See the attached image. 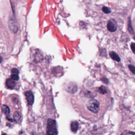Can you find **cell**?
Here are the masks:
<instances>
[{"instance_id":"cell-5","label":"cell","mask_w":135,"mask_h":135,"mask_svg":"<svg viewBox=\"0 0 135 135\" xmlns=\"http://www.w3.org/2000/svg\"><path fill=\"white\" fill-rule=\"evenodd\" d=\"M117 27L115 21L112 20H109L107 23L108 30L111 32H114L117 30Z\"/></svg>"},{"instance_id":"cell-3","label":"cell","mask_w":135,"mask_h":135,"mask_svg":"<svg viewBox=\"0 0 135 135\" xmlns=\"http://www.w3.org/2000/svg\"><path fill=\"white\" fill-rule=\"evenodd\" d=\"M9 27L10 31L12 33H16L18 31V26L15 19L13 17H11L9 21Z\"/></svg>"},{"instance_id":"cell-7","label":"cell","mask_w":135,"mask_h":135,"mask_svg":"<svg viewBox=\"0 0 135 135\" xmlns=\"http://www.w3.org/2000/svg\"><path fill=\"white\" fill-rule=\"evenodd\" d=\"M79 128V123L77 122H72L71 123V129L73 133H76Z\"/></svg>"},{"instance_id":"cell-8","label":"cell","mask_w":135,"mask_h":135,"mask_svg":"<svg viewBox=\"0 0 135 135\" xmlns=\"http://www.w3.org/2000/svg\"><path fill=\"white\" fill-rule=\"evenodd\" d=\"M109 55L110 56L111 59H112L115 61H116L117 62L120 61V58L119 56V55L117 54V53L113 51H111L109 53Z\"/></svg>"},{"instance_id":"cell-2","label":"cell","mask_w":135,"mask_h":135,"mask_svg":"<svg viewBox=\"0 0 135 135\" xmlns=\"http://www.w3.org/2000/svg\"><path fill=\"white\" fill-rule=\"evenodd\" d=\"M87 107L89 110L94 113H97L100 109L99 102L94 99H92L89 101L87 105Z\"/></svg>"},{"instance_id":"cell-15","label":"cell","mask_w":135,"mask_h":135,"mask_svg":"<svg viewBox=\"0 0 135 135\" xmlns=\"http://www.w3.org/2000/svg\"><path fill=\"white\" fill-rule=\"evenodd\" d=\"M128 68L130 69V70L131 71V72H132L133 74H135V67L134 66L130 65L128 66Z\"/></svg>"},{"instance_id":"cell-6","label":"cell","mask_w":135,"mask_h":135,"mask_svg":"<svg viewBox=\"0 0 135 135\" xmlns=\"http://www.w3.org/2000/svg\"><path fill=\"white\" fill-rule=\"evenodd\" d=\"M16 85V83L15 82V80H13L11 78H10L6 80V86L7 88L10 89H12L15 87Z\"/></svg>"},{"instance_id":"cell-1","label":"cell","mask_w":135,"mask_h":135,"mask_svg":"<svg viewBox=\"0 0 135 135\" xmlns=\"http://www.w3.org/2000/svg\"><path fill=\"white\" fill-rule=\"evenodd\" d=\"M58 135L56 123L54 120L52 119H49L48 120L47 135Z\"/></svg>"},{"instance_id":"cell-17","label":"cell","mask_w":135,"mask_h":135,"mask_svg":"<svg viewBox=\"0 0 135 135\" xmlns=\"http://www.w3.org/2000/svg\"><path fill=\"white\" fill-rule=\"evenodd\" d=\"M131 49L132 51L135 54V43H132L131 44Z\"/></svg>"},{"instance_id":"cell-18","label":"cell","mask_w":135,"mask_h":135,"mask_svg":"<svg viewBox=\"0 0 135 135\" xmlns=\"http://www.w3.org/2000/svg\"><path fill=\"white\" fill-rule=\"evenodd\" d=\"M122 135H127V134H126V133H122Z\"/></svg>"},{"instance_id":"cell-12","label":"cell","mask_w":135,"mask_h":135,"mask_svg":"<svg viewBox=\"0 0 135 135\" xmlns=\"http://www.w3.org/2000/svg\"><path fill=\"white\" fill-rule=\"evenodd\" d=\"M128 31L130 34H134V31H133L132 27H131V21L130 19H129V21H128Z\"/></svg>"},{"instance_id":"cell-9","label":"cell","mask_w":135,"mask_h":135,"mask_svg":"<svg viewBox=\"0 0 135 135\" xmlns=\"http://www.w3.org/2000/svg\"><path fill=\"white\" fill-rule=\"evenodd\" d=\"M2 110L3 112H4V114H5L6 115H8L10 113V108H9V107L7 106L6 105H2Z\"/></svg>"},{"instance_id":"cell-4","label":"cell","mask_w":135,"mask_h":135,"mask_svg":"<svg viewBox=\"0 0 135 135\" xmlns=\"http://www.w3.org/2000/svg\"><path fill=\"white\" fill-rule=\"evenodd\" d=\"M27 104L29 105H32L34 102V95L31 91H27L25 93Z\"/></svg>"},{"instance_id":"cell-11","label":"cell","mask_w":135,"mask_h":135,"mask_svg":"<svg viewBox=\"0 0 135 135\" xmlns=\"http://www.w3.org/2000/svg\"><path fill=\"white\" fill-rule=\"evenodd\" d=\"M21 115L18 112H15L14 114V119L16 122H19L21 119Z\"/></svg>"},{"instance_id":"cell-19","label":"cell","mask_w":135,"mask_h":135,"mask_svg":"<svg viewBox=\"0 0 135 135\" xmlns=\"http://www.w3.org/2000/svg\"><path fill=\"white\" fill-rule=\"evenodd\" d=\"M134 39L135 40V35H134Z\"/></svg>"},{"instance_id":"cell-13","label":"cell","mask_w":135,"mask_h":135,"mask_svg":"<svg viewBox=\"0 0 135 135\" xmlns=\"http://www.w3.org/2000/svg\"><path fill=\"white\" fill-rule=\"evenodd\" d=\"M102 11L106 14H109L111 13V10L107 6H104L102 9Z\"/></svg>"},{"instance_id":"cell-10","label":"cell","mask_w":135,"mask_h":135,"mask_svg":"<svg viewBox=\"0 0 135 135\" xmlns=\"http://www.w3.org/2000/svg\"><path fill=\"white\" fill-rule=\"evenodd\" d=\"M98 90H99L98 91L102 94H105L107 93V90L106 88L103 86H101L100 88H99Z\"/></svg>"},{"instance_id":"cell-14","label":"cell","mask_w":135,"mask_h":135,"mask_svg":"<svg viewBox=\"0 0 135 135\" xmlns=\"http://www.w3.org/2000/svg\"><path fill=\"white\" fill-rule=\"evenodd\" d=\"M11 79L14 80L15 81H17L19 79V74H12L11 76Z\"/></svg>"},{"instance_id":"cell-16","label":"cell","mask_w":135,"mask_h":135,"mask_svg":"<svg viewBox=\"0 0 135 135\" xmlns=\"http://www.w3.org/2000/svg\"><path fill=\"white\" fill-rule=\"evenodd\" d=\"M11 73L12 74H19V70L16 68H13L11 70Z\"/></svg>"}]
</instances>
